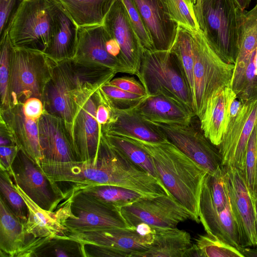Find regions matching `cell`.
<instances>
[{"label":"cell","mask_w":257,"mask_h":257,"mask_svg":"<svg viewBox=\"0 0 257 257\" xmlns=\"http://www.w3.org/2000/svg\"><path fill=\"white\" fill-rule=\"evenodd\" d=\"M117 73L75 59L56 62L45 89L44 111L72 123L79 105Z\"/></svg>","instance_id":"1"},{"label":"cell","mask_w":257,"mask_h":257,"mask_svg":"<svg viewBox=\"0 0 257 257\" xmlns=\"http://www.w3.org/2000/svg\"><path fill=\"white\" fill-rule=\"evenodd\" d=\"M124 137L151 156L163 185L199 223L200 198L207 172L169 141L152 143Z\"/></svg>","instance_id":"2"},{"label":"cell","mask_w":257,"mask_h":257,"mask_svg":"<svg viewBox=\"0 0 257 257\" xmlns=\"http://www.w3.org/2000/svg\"><path fill=\"white\" fill-rule=\"evenodd\" d=\"M193 7L207 40L224 59L234 64L244 11L235 0H198Z\"/></svg>","instance_id":"3"},{"label":"cell","mask_w":257,"mask_h":257,"mask_svg":"<svg viewBox=\"0 0 257 257\" xmlns=\"http://www.w3.org/2000/svg\"><path fill=\"white\" fill-rule=\"evenodd\" d=\"M191 32L195 83L193 111L200 119L209 98L220 89L230 86L235 65L220 55L201 29Z\"/></svg>","instance_id":"4"},{"label":"cell","mask_w":257,"mask_h":257,"mask_svg":"<svg viewBox=\"0 0 257 257\" xmlns=\"http://www.w3.org/2000/svg\"><path fill=\"white\" fill-rule=\"evenodd\" d=\"M136 76L147 95L166 96L193 112L186 82L175 56L169 50L145 49Z\"/></svg>","instance_id":"5"},{"label":"cell","mask_w":257,"mask_h":257,"mask_svg":"<svg viewBox=\"0 0 257 257\" xmlns=\"http://www.w3.org/2000/svg\"><path fill=\"white\" fill-rule=\"evenodd\" d=\"M55 64L43 52L14 47L9 83L10 107L23 104L31 97L43 102Z\"/></svg>","instance_id":"6"},{"label":"cell","mask_w":257,"mask_h":257,"mask_svg":"<svg viewBox=\"0 0 257 257\" xmlns=\"http://www.w3.org/2000/svg\"><path fill=\"white\" fill-rule=\"evenodd\" d=\"M70 233L108 228H131L120 208L83 192L73 193L61 204Z\"/></svg>","instance_id":"7"},{"label":"cell","mask_w":257,"mask_h":257,"mask_svg":"<svg viewBox=\"0 0 257 257\" xmlns=\"http://www.w3.org/2000/svg\"><path fill=\"white\" fill-rule=\"evenodd\" d=\"M53 26L49 0H24L8 33L14 47L44 53L51 39Z\"/></svg>","instance_id":"8"},{"label":"cell","mask_w":257,"mask_h":257,"mask_svg":"<svg viewBox=\"0 0 257 257\" xmlns=\"http://www.w3.org/2000/svg\"><path fill=\"white\" fill-rule=\"evenodd\" d=\"M120 210L131 227L145 223L155 228H172L187 220L194 221L193 215L171 195L143 197Z\"/></svg>","instance_id":"9"},{"label":"cell","mask_w":257,"mask_h":257,"mask_svg":"<svg viewBox=\"0 0 257 257\" xmlns=\"http://www.w3.org/2000/svg\"><path fill=\"white\" fill-rule=\"evenodd\" d=\"M11 176L14 184L39 207L54 211L66 199L58 183L51 180L24 153L20 150L12 165Z\"/></svg>","instance_id":"10"},{"label":"cell","mask_w":257,"mask_h":257,"mask_svg":"<svg viewBox=\"0 0 257 257\" xmlns=\"http://www.w3.org/2000/svg\"><path fill=\"white\" fill-rule=\"evenodd\" d=\"M16 190L28 207L25 223L27 241L21 257L34 256L35 253L50 241L56 239H70V231L65 225L60 205L54 211L45 210L36 204L17 185Z\"/></svg>","instance_id":"11"},{"label":"cell","mask_w":257,"mask_h":257,"mask_svg":"<svg viewBox=\"0 0 257 257\" xmlns=\"http://www.w3.org/2000/svg\"><path fill=\"white\" fill-rule=\"evenodd\" d=\"M153 123L169 141L200 166L207 174H213L222 167V158L219 150L192 123L185 125Z\"/></svg>","instance_id":"12"},{"label":"cell","mask_w":257,"mask_h":257,"mask_svg":"<svg viewBox=\"0 0 257 257\" xmlns=\"http://www.w3.org/2000/svg\"><path fill=\"white\" fill-rule=\"evenodd\" d=\"M230 205L240 231L242 247L257 246L254 197L243 172L231 166L222 167Z\"/></svg>","instance_id":"13"},{"label":"cell","mask_w":257,"mask_h":257,"mask_svg":"<svg viewBox=\"0 0 257 257\" xmlns=\"http://www.w3.org/2000/svg\"><path fill=\"white\" fill-rule=\"evenodd\" d=\"M257 122V98L243 103L236 118L228 123L219 152L222 167L231 166L243 172L247 145Z\"/></svg>","instance_id":"14"},{"label":"cell","mask_w":257,"mask_h":257,"mask_svg":"<svg viewBox=\"0 0 257 257\" xmlns=\"http://www.w3.org/2000/svg\"><path fill=\"white\" fill-rule=\"evenodd\" d=\"M99 100L98 89L79 105L72 123L67 124L78 161L93 159L97 154L102 135L96 119Z\"/></svg>","instance_id":"15"},{"label":"cell","mask_w":257,"mask_h":257,"mask_svg":"<svg viewBox=\"0 0 257 257\" xmlns=\"http://www.w3.org/2000/svg\"><path fill=\"white\" fill-rule=\"evenodd\" d=\"M154 235L155 233L142 235L134 227L81 231L70 233L69 237L84 245L105 247L123 252L127 254L128 257H138L140 253L150 248L154 241Z\"/></svg>","instance_id":"16"},{"label":"cell","mask_w":257,"mask_h":257,"mask_svg":"<svg viewBox=\"0 0 257 257\" xmlns=\"http://www.w3.org/2000/svg\"><path fill=\"white\" fill-rule=\"evenodd\" d=\"M103 25L118 43L125 64L133 74L136 75L145 49L131 24L121 0H115L104 19Z\"/></svg>","instance_id":"17"},{"label":"cell","mask_w":257,"mask_h":257,"mask_svg":"<svg viewBox=\"0 0 257 257\" xmlns=\"http://www.w3.org/2000/svg\"><path fill=\"white\" fill-rule=\"evenodd\" d=\"M38 126L42 162L78 161L68 125L63 119L44 111Z\"/></svg>","instance_id":"18"},{"label":"cell","mask_w":257,"mask_h":257,"mask_svg":"<svg viewBox=\"0 0 257 257\" xmlns=\"http://www.w3.org/2000/svg\"><path fill=\"white\" fill-rule=\"evenodd\" d=\"M106 32L103 24L78 27L74 59L84 63L105 67L116 73L133 74L127 66L107 52Z\"/></svg>","instance_id":"19"},{"label":"cell","mask_w":257,"mask_h":257,"mask_svg":"<svg viewBox=\"0 0 257 257\" xmlns=\"http://www.w3.org/2000/svg\"><path fill=\"white\" fill-rule=\"evenodd\" d=\"M152 37L155 50H169L178 25L169 14L167 0H132Z\"/></svg>","instance_id":"20"},{"label":"cell","mask_w":257,"mask_h":257,"mask_svg":"<svg viewBox=\"0 0 257 257\" xmlns=\"http://www.w3.org/2000/svg\"><path fill=\"white\" fill-rule=\"evenodd\" d=\"M53 20L52 34L44 54L55 62L74 59L78 26L58 0H49Z\"/></svg>","instance_id":"21"},{"label":"cell","mask_w":257,"mask_h":257,"mask_svg":"<svg viewBox=\"0 0 257 257\" xmlns=\"http://www.w3.org/2000/svg\"><path fill=\"white\" fill-rule=\"evenodd\" d=\"M0 122L11 134L20 150L38 166L43 160L39 143L38 121L27 118L23 104L0 109Z\"/></svg>","instance_id":"22"},{"label":"cell","mask_w":257,"mask_h":257,"mask_svg":"<svg viewBox=\"0 0 257 257\" xmlns=\"http://www.w3.org/2000/svg\"><path fill=\"white\" fill-rule=\"evenodd\" d=\"M110 108L111 117L109 121L102 126V133L152 143H164L168 141L156 125L143 118L134 107L125 109Z\"/></svg>","instance_id":"23"},{"label":"cell","mask_w":257,"mask_h":257,"mask_svg":"<svg viewBox=\"0 0 257 257\" xmlns=\"http://www.w3.org/2000/svg\"><path fill=\"white\" fill-rule=\"evenodd\" d=\"M134 108L149 122L168 125H189L195 116L192 110L161 94L147 95Z\"/></svg>","instance_id":"24"},{"label":"cell","mask_w":257,"mask_h":257,"mask_svg":"<svg viewBox=\"0 0 257 257\" xmlns=\"http://www.w3.org/2000/svg\"><path fill=\"white\" fill-rule=\"evenodd\" d=\"M236 97L230 86L220 89L209 98L199 119L202 132L215 146L219 147L222 142L228 125L229 105Z\"/></svg>","instance_id":"25"},{"label":"cell","mask_w":257,"mask_h":257,"mask_svg":"<svg viewBox=\"0 0 257 257\" xmlns=\"http://www.w3.org/2000/svg\"><path fill=\"white\" fill-rule=\"evenodd\" d=\"M27 241L25 223L14 214L0 196L1 257H21Z\"/></svg>","instance_id":"26"},{"label":"cell","mask_w":257,"mask_h":257,"mask_svg":"<svg viewBox=\"0 0 257 257\" xmlns=\"http://www.w3.org/2000/svg\"><path fill=\"white\" fill-rule=\"evenodd\" d=\"M199 220L207 234L239 249L242 247L239 228L229 204L223 210L200 209Z\"/></svg>","instance_id":"27"},{"label":"cell","mask_w":257,"mask_h":257,"mask_svg":"<svg viewBox=\"0 0 257 257\" xmlns=\"http://www.w3.org/2000/svg\"><path fill=\"white\" fill-rule=\"evenodd\" d=\"M154 229L152 244L138 257H185L193 244L188 232L177 227Z\"/></svg>","instance_id":"28"},{"label":"cell","mask_w":257,"mask_h":257,"mask_svg":"<svg viewBox=\"0 0 257 257\" xmlns=\"http://www.w3.org/2000/svg\"><path fill=\"white\" fill-rule=\"evenodd\" d=\"M78 27L103 24L115 0H58Z\"/></svg>","instance_id":"29"},{"label":"cell","mask_w":257,"mask_h":257,"mask_svg":"<svg viewBox=\"0 0 257 257\" xmlns=\"http://www.w3.org/2000/svg\"><path fill=\"white\" fill-rule=\"evenodd\" d=\"M169 51L175 56L184 77L192 97L193 106L195 83L192 32L179 26L175 41Z\"/></svg>","instance_id":"30"},{"label":"cell","mask_w":257,"mask_h":257,"mask_svg":"<svg viewBox=\"0 0 257 257\" xmlns=\"http://www.w3.org/2000/svg\"><path fill=\"white\" fill-rule=\"evenodd\" d=\"M108 143L130 162L160 180L151 156L142 148L122 136L102 133Z\"/></svg>","instance_id":"31"},{"label":"cell","mask_w":257,"mask_h":257,"mask_svg":"<svg viewBox=\"0 0 257 257\" xmlns=\"http://www.w3.org/2000/svg\"><path fill=\"white\" fill-rule=\"evenodd\" d=\"M187 256L243 257L236 247L207 233L198 236L187 252Z\"/></svg>","instance_id":"32"},{"label":"cell","mask_w":257,"mask_h":257,"mask_svg":"<svg viewBox=\"0 0 257 257\" xmlns=\"http://www.w3.org/2000/svg\"><path fill=\"white\" fill-rule=\"evenodd\" d=\"M79 191L88 193L105 203L120 208L145 197L134 191L110 185H96L77 192Z\"/></svg>","instance_id":"33"},{"label":"cell","mask_w":257,"mask_h":257,"mask_svg":"<svg viewBox=\"0 0 257 257\" xmlns=\"http://www.w3.org/2000/svg\"><path fill=\"white\" fill-rule=\"evenodd\" d=\"M0 40V109H6L10 107L9 83L14 47L8 32L1 38Z\"/></svg>","instance_id":"34"},{"label":"cell","mask_w":257,"mask_h":257,"mask_svg":"<svg viewBox=\"0 0 257 257\" xmlns=\"http://www.w3.org/2000/svg\"><path fill=\"white\" fill-rule=\"evenodd\" d=\"M0 196L14 214L23 223L28 217V207L23 197L16 190L13 179L5 170L0 169Z\"/></svg>","instance_id":"35"},{"label":"cell","mask_w":257,"mask_h":257,"mask_svg":"<svg viewBox=\"0 0 257 257\" xmlns=\"http://www.w3.org/2000/svg\"><path fill=\"white\" fill-rule=\"evenodd\" d=\"M102 97L109 107L125 109L136 106L147 95H141L123 90L107 82L98 88Z\"/></svg>","instance_id":"36"},{"label":"cell","mask_w":257,"mask_h":257,"mask_svg":"<svg viewBox=\"0 0 257 257\" xmlns=\"http://www.w3.org/2000/svg\"><path fill=\"white\" fill-rule=\"evenodd\" d=\"M34 256H85V246L71 239H56L50 241L35 254Z\"/></svg>","instance_id":"37"},{"label":"cell","mask_w":257,"mask_h":257,"mask_svg":"<svg viewBox=\"0 0 257 257\" xmlns=\"http://www.w3.org/2000/svg\"><path fill=\"white\" fill-rule=\"evenodd\" d=\"M167 2L170 15L179 26L192 32L201 29L193 5L189 0H167Z\"/></svg>","instance_id":"38"},{"label":"cell","mask_w":257,"mask_h":257,"mask_svg":"<svg viewBox=\"0 0 257 257\" xmlns=\"http://www.w3.org/2000/svg\"><path fill=\"white\" fill-rule=\"evenodd\" d=\"M243 174L251 194L257 197V122L247 145Z\"/></svg>","instance_id":"39"},{"label":"cell","mask_w":257,"mask_h":257,"mask_svg":"<svg viewBox=\"0 0 257 257\" xmlns=\"http://www.w3.org/2000/svg\"><path fill=\"white\" fill-rule=\"evenodd\" d=\"M126 9L131 24L143 47L147 50H154V43L150 33L132 0H121Z\"/></svg>","instance_id":"40"},{"label":"cell","mask_w":257,"mask_h":257,"mask_svg":"<svg viewBox=\"0 0 257 257\" xmlns=\"http://www.w3.org/2000/svg\"><path fill=\"white\" fill-rule=\"evenodd\" d=\"M24 0H0V36L8 32L11 24Z\"/></svg>","instance_id":"41"},{"label":"cell","mask_w":257,"mask_h":257,"mask_svg":"<svg viewBox=\"0 0 257 257\" xmlns=\"http://www.w3.org/2000/svg\"><path fill=\"white\" fill-rule=\"evenodd\" d=\"M109 83L125 91L141 95H147L142 84L133 77L123 76L112 78Z\"/></svg>","instance_id":"42"},{"label":"cell","mask_w":257,"mask_h":257,"mask_svg":"<svg viewBox=\"0 0 257 257\" xmlns=\"http://www.w3.org/2000/svg\"><path fill=\"white\" fill-rule=\"evenodd\" d=\"M20 150L17 145L0 146V169L12 175V165Z\"/></svg>","instance_id":"43"},{"label":"cell","mask_w":257,"mask_h":257,"mask_svg":"<svg viewBox=\"0 0 257 257\" xmlns=\"http://www.w3.org/2000/svg\"><path fill=\"white\" fill-rule=\"evenodd\" d=\"M23 110L27 118L38 121L44 112V104L39 98L31 97L23 104Z\"/></svg>","instance_id":"44"},{"label":"cell","mask_w":257,"mask_h":257,"mask_svg":"<svg viewBox=\"0 0 257 257\" xmlns=\"http://www.w3.org/2000/svg\"><path fill=\"white\" fill-rule=\"evenodd\" d=\"M99 94L100 100L96 111V119L99 124L102 127V126L109 121L111 117V112L110 107L103 99L100 92Z\"/></svg>","instance_id":"45"},{"label":"cell","mask_w":257,"mask_h":257,"mask_svg":"<svg viewBox=\"0 0 257 257\" xmlns=\"http://www.w3.org/2000/svg\"><path fill=\"white\" fill-rule=\"evenodd\" d=\"M243 105V103L237 97L232 100L229 108L228 124L236 118L241 110Z\"/></svg>","instance_id":"46"},{"label":"cell","mask_w":257,"mask_h":257,"mask_svg":"<svg viewBox=\"0 0 257 257\" xmlns=\"http://www.w3.org/2000/svg\"><path fill=\"white\" fill-rule=\"evenodd\" d=\"M239 251L243 257H257V249H251L247 247H240Z\"/></svg>","instance_id":"47"},{"label":"cell","mask_w":257,"mask_h":257,"mask_svg":"<svg viewBox=\"0 0 257 257\" xmlns=\"http://www.w3.org/2000/svg\"><path fill=\"white\" fill-rule=\"evenodd\" d=\"M239 7L243 11L245 10L249 6L251 0H235Z\"/></svg>","instance_id":"48"},{"label":"cell","mask_w":257,"mask_h":257,"mask_svg":"<svg viewBox=\"0 0 257 257\" xmlns=\"http://www.w3.org/2000/svg\"><path fill=\"white\" fill-rule=\"evenodd\" d=\"M254 209H255V233L257 239V197L254 199Z\"/></svg>","instance_id":"49"},{"label":"cell","mask_w":257,"mask_h":257,"mask_svg":"<svg viewBox=\"0 0 257 257\" xmlns=\"http://www.w3.org/2000/svg\"><path fill=\"white\" fill-rule=\"evenodd\" d=\"M198 0H189L191 3L193 5V6L196 5Z\"/></svg>","instance_id":"50"},{"label":"cell","mask_w":257,"mask_h":257,"mask_svg":"<svg viewBox=\"0 0 257 257\" xmlns=\"http://www.w3.org/2000/svg\"><path fill=\"white\" fill-rule=\"evenodd\" d=\"M256 1H257V0H256Z\"/></svg>","instance_id":"51"}]
</instances>
